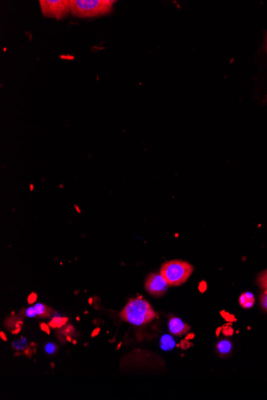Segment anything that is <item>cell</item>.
<instances>
[{"label":"cell","instance_id":"cell-1","mask_svg":"<svg viewBox=\"0 0 267 400\" xmlns=\"http://www.w3.org/2000/svg\"><path fill=\"white\" fill-rule=\"evenodd\" d=\"M157 316L158 313L153 309L150 303L142 298L129 300L119 313L121 320L135 326L149 324Z\"/></svg>","mask_w":267,"mask_h":400},{"label":"cell","instance_id":"cell-2","mask_svg":"<svg viewBox=\"0 0 267 400\" xmlns=\"http://www.w3.org/2000/svg\"><path fill=\"white\" fill-rule=\"evenodd\" d=\"M113 0H70V12L78 18H92L112 11Z\"/></svg>","mask_w":267,"mask_h":400},{"label":"cell","instance_id":"cell-3","mask_svg":"<svg viewBox=\"0 0 267 400\" xmlns=\"http://www.w3.org/2000/svg\"><path fill=\"white\" fill-rule=\"evenodd\" d=\"M194 272V267L190 263L181 260H173L164 263L160 268V273L169 286H180L187 282Z\"/></svg>","mask_w":267,"mask_h":400},{"label":"cell","instance_id":"cell-4","mask_svg":"<svg viewBox=\"0 0 267 400\" xmlns=\"http://www.w3.org/2000/svg\"><path fill=\"white\" fill-rule=\"evenodd\" d=\"M42 15L60 20L70 12V1L68 0H40Z\"/></svg>","mask_w":267,"mask_h":400},{"label":"cell","instance_id":"cell-5","mask_svg":"<svg viewBox=\"0 0 267 400\" xmlns=\"http://www.w3.org/2000/svg\"><path fill=\"white\" fill-rule=\"evenodd\" d=\"M168 286L167 281L160 273H151L147 276L145 281V288L147 292L156 297L164 295Z\"/></svg>","mask_w":267,"mask_h":400},{"label":"cell","instance_id":"cell-6","mask_svg":"<svg viewBox=\"0 0 267 400\" xmlns=\"http://www.w3.org/2000/svg\"><path fill=\"white\" fill-rule=\"evenodd\" d=\"M169 331L175 336H183L191 330V327L183 322L181 319L176 316H171L168 321Z\"/></svg>","mask_w":267,"mask_h":400},{"label":"cell","instance_id":"cell-7","mask_svg":"<svg viewBox=\"0 0 267 400\" xmlns=\"http://www.w3.org/2000/svg\"><path fill=\"white\" fill-rule=\"evenodd\" d=\"M255 302V296L251 292H244L239 297V304L243 308H251Z\"/></svg>","mask_w":267,"mask_h":400},{"label":"cell","instance_id":"cell-8","mask_svg":"<svg viewBox=\"0 0 267 400\" xmlns=\"http://www.w3.org/2000/svg\"><path fill=\"white\" fill-rule=\"evenodd\" d=\"M33 307L36 312L37 316L41 317V318L49 317L53 312L51 308L46 306V304H41V303H37Z\"/></svg>","mask_w":267,"mask_h":400},{"label":"cell","instance_id":"cell-9","mask_svg":"<svg viewBox=\"0 0 267 400\" xmlns=\"http://www.w3.org/2000/svg\"><path fill=\"white\" fill-rule=\"evenodd\" d=\"M19 324H22V320L18 317H10L6 320V325L8 328H11L10 331L13 332V329H16L17 332H19Z\"/></svg>","mask_w":267,"mask_h":400},{"label":"cell","instance_id":"cell-10","mask_svg":"<svg viewBox=\"0 0 267 400\" xmlns=\"http://www.w3.org/2000/svg\"><path fill=\"white\" fill-rule=\"evenodd\" d=\"M218 350L222 354H227L231 350V343L229 340H222L218 344Z\"/></svg>","mask_w":267,"mask_h":400},{"label":"cell","instance_id":"cell-11","mask_svg":"<svg viewBox=\"0 0 267 400\" xmlns=\"http://www.w3.org/2000/svg\"><path fill=\"white\" fill-rule=\"evenodd\" d=\"M257 283L263 290H267V269L259 275Z\"/></svg>","mask_w":267,"mask_h":400},{"label":"cell","instance_id":"cell-12","mask_svg":"<svg viewBox=\"0 0 267 400\" xmlns=\"http://www.w3.org/2000/svg\"><path fill=\"white\" fill-rule=\"evenodd\" d=\"M174 340L171 338V336H164L162 338V348L164 350H170L174 347Z\"/></svg>","mask_w":267,"mask_h":400},{"label":"cell","instance_id":"cell-13","mask_svg":"<svg viewBox=\"0 0 267 400\" xmlns=\"http://www.w3.org/2000/svg\"><path fill=\"white\" fill-rule=\"evenodd\" d=\"M66 319L59 318V317L54 318L51 320V322L50 323V326L52 327V328H60L66 323Z\"/></svg>","mask_w":267,"mask_h":400},{"label":"cell","instance_id":"cell-14","mask_svg":"<svg viewBox=\"0 0 267 400\" xmlns=\"http://www.w3.org/2000/svg\"><path fill=\"white\" fill-rule=\"evenodd\" d=\"M260 303L263 309L267 312V290H263L260 295Z\"/></svg>","mask_w":267,"mask_h":400},{"label":"cell","instance_id":"cell-15","mask_svg":"<svg viewBox=\"0 0 267 400\" xmlns=\"http://www.w3.org/2000/svg\"><path fill=\"white\" fill-rule=\"evenodd\" d=\"M45 351H46L48 354H53L57 351V347L54 345L52 343H48L46 344L45 346Z\"/></svg>","mask_w":267,"mask_h":400},{"label":"cell","instance_id":"cell-16","mask_svg":"<svg viewBox=\"0 0 267 400\" xmlns=\"http://www.w3.org/2000/svg\"><path fill=\"white\" fill-rule=\"evenodd\" d=\"M23 312H24V316H28V317H35V316H37L34 307L26 308V310H23Z\"/></svg>","mask_w":267,"mask_h":400},{"label":"cell","instance_id":"cell-17","mask_svg":"<svg viewBox=\"0 0 267 400\" xmlns=\"http://www.w3.org/2000/svg\"><path fill=\"white\" fill-rule=\"evenodd\" d=\"M264 50H266V52L267 54V33L266 34L265 42H264Z\"/></svg>","mask_w":267,"mask_h":400},{"label":"cell","instance_id":"cell-18","mask_svg":"<svg viewBox=\"0 0 267 400\" xmlns=\"http://www.w3.org/2000/svg\"><path fill=\"white\" fill-rule=\"evenodd\" d=\"M3 335L4 334H3L2 332H1V336H2V338L3 339V340H6V336H3Z\"/></svg>","mask_w":267,"mask_h":400}]
</instances>
